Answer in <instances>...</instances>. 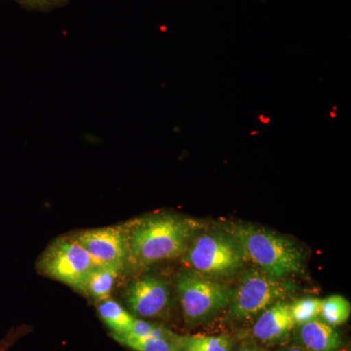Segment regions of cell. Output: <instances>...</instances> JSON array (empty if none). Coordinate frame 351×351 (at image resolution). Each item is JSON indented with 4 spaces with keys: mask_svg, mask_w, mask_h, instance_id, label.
Masks as SVG:
<instances>
[{
    "mask_svg": "<svg viewBox=\"0 0 351 351\" xmlns=\"http://www.w3.org/2000/svg\"><path fill=\"white\" fill-rule=\"evenodd\" d=\"M15 1L29 10L43 11V12L54 10L68 3V0H15Z\"/></svg>",
    "mask_w": 351,
    "mask_h": 351,
    "instance_id": "obj_17",
    "label": "cell"
},
{
    "mask_svg": "<svg viewBox=\"0 0 351 351\" xmlns=\"http://www.w3.org/2000/svg\"><path fill=\"white\" fill-rule=\"evenodd\" d=\"M180 351H232V341L226 335L176 336Z\"/></svg>",
    "mask_w": 351,
    "mask_h": 351,
    "instance_id": "obj_13",
    "label": "cell"
},
{
    "mask_svg": "<svg viewBox=\"0 0 351 351\" xmlns=\"http://www.w3.org/2000/svg\"><path fill=\"white\" fill-rule=\"evenodd\" d=\"M237 351H267L255 345H243Z\"/></svg>",
    "mask_w": 351,
    "mask_h": 351,
    "instance_id": "obj_18",
    "label": "cell"
},
{
    "mask_svg": "<svg viewBox=\"0 0 351 351\" xmlns=\"http://www.w3.org/2000/svg\"><path fill=\"white\" fill-rule=\"evenodd\" d=\"M94 263L86 249L75 234L59 237L41 254L38 262L39 274L84 293Z\"/></svg>",
    "mask_w": 351,
    "mask_h": 351,
    "instance_id": "obj_6",
    "label": "cell"
},
{
    "mask_svg": "<svg viewBox=\"0 0 351 351\" xmlns=\"http://www.w3.org/2000/svg\"><path fill=\"white\" fill-rule=\"evenodd\" d=\"M184 254L189 269L214 279L237 274L246 261L239 241L228 230L195 234Z\"/></svg>",
    "mask_w": 351,
    "mask_h": 351,
    "instance_id": "obj_3",
    "label": "cell"
},
{
    "mask_svg": "<svg viewBox=\"0 0 351 351\" xmlns=\"http://www.w3.org/2000/svg\"><path fill=\"white\" fill-rule=\"evenodd\" d=\"M176 285L189 326L212 319L232 302L233 290L230 286L189 269L180 272Z\"/></svg>",
    "mask_w": 351,
    "mask_h": 351,
    "instance_id": "obj_4",
    "label": "cell"
},
{
    "mask_svg": "<svg viewBox=\"0 0 351 351\" xmlns=\"http://www.w3.org/2000/svg\"><path fill=\"white\" fill-rule=\"evenodd\" d=\"M176 336L177 335L167 330L145 338L124 339L119 343L135 351H180Z\"/></svg>",
    "mask_w": 351,
    "mask_h": 351,
    "instance_id": "obj_14",
    "label": "cell"
},
{
    "mask_svg": "<svg viewBox=\"0 0 351 351\" xmlns=\"http://www.w3.org/2000/svg\"><path fill=\"white\" fill-rule=\"evenodd\" d=\"M121 272L110 267H95L88 277L83 294L93 300L96 304L108 299Z\"/></svg>",
    "mask_w": 351,
    "mask_h": 351,
    "instance_id": "obj_12",
    "label": "cell"
},
{
    "mask_svg": "<svg viewBox=\"0 0 351 351\" xmlns=\"http://www.w3.org/2000/svg\"><path fill=\"white\" fill-rule=\"evenodd\" d=\"M86 249L94 267L124 269L127 261V239L124 225L92 228L75 233Z\"/></svg>",
    "mask_w": 351,
    "mask_h": 351,
    "instance_id": "obj_7",
    "label": "cell"
},
{
    "mask_svg": "<svg viewBox=\"0 0 351 351\" xmlns=\"http://www.w3.org/2000/svg\"><path fill=\"white\" fill-rule=\"evenodd\" d=\"M124 299L136 315L145 318L160 317L167 313L170 306V286L161 277H141L127 286Z\"/></svg>",
    "mask_w": 351,
    "mask_h": 351,
    "instance_id": "obj_8",
    "label": "cell"
},
{
    "mask_svg": "<svg viewBox=\"0 0 351 351\" xmlns=\"http://www.w3.org/2000/svg\"><path fill=\"white\" fill-rule=\"evenodd\" d=\"M322 300L304 298L291 304V313L295 326H302L309 321L319 317Z\"/></svg>",
    "mask_w": 351,
    "mask_h": 351,
    "instance_id": "obj_16",
    "label": "cell"
},
{
    "mask_svg": "<svg viewBox=\"0 0 351 351\" xmlns=\"http://www.w3.org/2000/svg\"><path fill=\"white\" fill-rule=\"evenodd\" d=\"M294 290L293 284L263 270L254 267L247 270L239 287L233 290L230 316L239 322H247L258 317L265 309L284 301Z\"/></svg>",
    "mask_w": 351,
    "mask_h": 351,
    "instance_id": "obj_5",
    "label": "cell"
},
{
    "mask_svg": "<svg viewBox=\"0 0 351 351\" xmlns=\"http://www.w3.org/2000/svg\"><path fill=\"white\" fill-rule=\"evenodd\" d=\"M350 313V302L343 295H330L327 299L322 300L319 318L332 327L346 323Z\"/></svg>",
    "mask_w": 351,
    "mask_h": 351,
    "instance_id": "obj_15",
    "label": "cell"
},
{
    "mask_svg": "<svg viewBox=\"0 0 351 351\" xmlns=\"http://www.w3.org/2000/svg\"><path fill=\"white\" fill-rule=\"evenodd\" d=\"M295 325L291 304L284 301L272 304L258 316L254 324V338L265 345L281 343L288 338Z\"/></svg>",
    "mask_w": 351,
    "mask_h": 351,
    "instance_id": "obj_9",
    "label": "cell"
},
{
    "mask_svg": "<svg viewBox=\"0 0 351 351\" xmlns=\"http://www.w3.org/2000/svg\"><path fill=\"white\" fill-rule=\"evenodd\" d=\"M226 230L239 241L245 258L270 276L285 278L304 269L302 249L283 235L250 225L228 226Z\"/></svg>",
    "mask_w": 351,
    "mask_h": 351,
    "instance_id": "obj_2",
    "label": "cell"
},
{
    "mask_svg": "<svg viewBox=\"0 0 351 351\" xmlns=\"http://www.w3.org/2000/svg\"><path fill=\"white\" fill-rule=\"evenodd\" d=\"M283 351H306V350H304V348H302V346H290V348H286V350H284Z\"/></svg>",
    "mask_w": 351,
    "mask_h": 351,
    "instance_id": "obj_19",
    "label": "cell"
},
{
    "mask_svg": "<svg viewBox=\"0 0 351 351\" xmlns=\"http://www.w3.org/2000/svg\"><path fill=\"white\" fill-rule=\"evenodd\" d=\"M97 306L101 319L112 330L113 337L126 334L136 319L119 302L110 298L97 302Z\"/></svg>",
    "mask_w": 351,
    "mask_h": 351,
    "instance_id": "obj_11",
    "label": "cell"
},
{
    "mask_svg": "<svg viewBox=\"0 0 351 351\" xmlns=\"http://www.w3.org/2000/svg\"><path fill=\"white\" fill-rule=\"evenodd\" d=\"M126 265L144 267L184 255L199 223L176 214L158 213L124 223Z\"/></svg>",
    "mask_w": 351,
    "mask_h": 351,
    "instance_id": "obj_1",
    "label": "cell"
},
{
    "mask_svg": "<svg viewBox=\"0 0 351 351\" xmlns=\"http://www.w3.org/2000/svg\"><path fill=\"white\" fill-rule=\"evenodd\" d=\"M298 328V341L306 351H338L341 348L338 331L319 317Z\"/></svg>",
    "mask_w": 351,
    "mask_h": 351,
    "instance_id": "obj_10",
    "label": "cell"
}]
</instances>
